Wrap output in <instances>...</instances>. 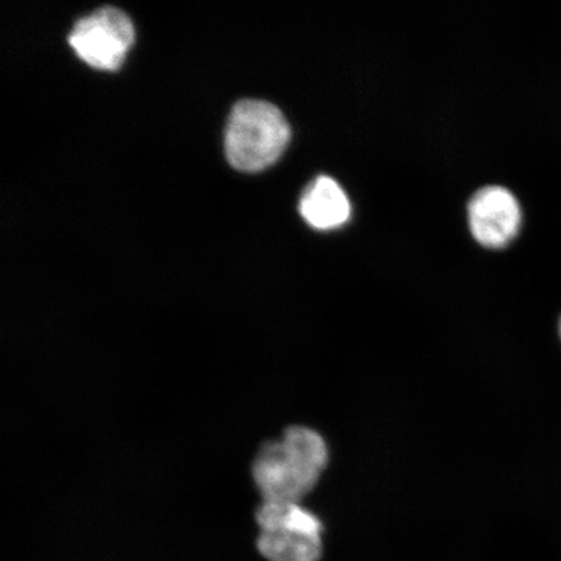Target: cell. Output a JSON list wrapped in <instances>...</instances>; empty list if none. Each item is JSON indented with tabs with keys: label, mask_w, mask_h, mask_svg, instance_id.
I'll return each mask as SVG.
<instances>
[{
	"label": "cell",
	"mask_w": 561,
	"mask_h": 561,
	"mask_svg": "<svg viewBox=\"0 0 561 561\" xmlns=\"http://www.w3.org/2000/svg\"><path fill=\"white\" fill-rule=\"evenodd\" d=\"M329 462L321 434L290 426L277 440L266 442L252 462V477L263 502L301 503L318 485Z\"/></svg>",
	"instance_id": "1"
},
{
	"label": "cell",
	"mask_w": 561,
	"mask_h": 561,
	"mask_svg": "<svg viewBox=\"0 0 561 561\" xmlns=\"http://www.w3.org/2000/svg\"><path fill=\"white\" fill-rule=\"evenodd\" d=\"M290 136L289 123L275 104L243 100L234 105L229 116L227 158L238 171H262L277 161Z\"/></svg>",
	"instance_id": "2"
},
{
	"label": "cell",
	"mask_w": 561,
	"mask_h": 561,
	"mask_svg": "<svg viewBox=\"0 0 561 561\" xmlns=\"http://www.w3.org/2000/svg\"><path fill=\"white\" fill-rule=\"evenodd\" d=\"M257 550L268 561H319L322 556L320 518L301 503L262 502L256 511Z\"/></svg>",
	"instance_id": "3"
},
{
	"label": "cell",
	"mask_w": 561,
	"mask_h": 561,
	"mask_svg": "<svg viewBox=\"0 0 561 561\" xmlns=\"http://www.w3.org/2000/svg\"><path fill=\"white\" fill-rule=\"evenodd\" d=\"M68 41L77 56L90 67L116 70L135 42V27L122 10L103 7L81 19Z\"/></svg>",
	"instance_id": "4"
},
{
	"label": "cell",
	"mask_w": 561,
	"mask_h": 561,
	"mask_svg": "<svg viewBox=\"0 0 561 561\" xmlns=\"http://www.w3.org/2000/svg\"><path fill=\"white\" fill-rule=\"evenodd\" d=\"M469 227L485 248H506L522 227V208L516 196L502 186H488L473 195L468 207Z\"/></svg>",
	"instance_id": "5"
},
{
	"label": "cell",
	"mask_w": 561,
	"mask_h": 561,
	"mask_svg": "<svg viewBox=\"0 0 561 561\" xmlns=\"http://www.w3.org/2000/svg\"><path fill=\"white\" fill-rule=\"evenodd\" d=\"M299 210L308 226L318 230L340 228L351 215L346 193L328 175H320L306 188Z\"/></svg>",
	"instance_id": "6"
},
{
	"label": "cell",
	"mask_w": 561,
	"mask_h": 561,
	"mask_svg": "<svg viewBox=\"0 0 561 561\" xmlns=\"http://www.w3.org/2000/svg\"><path fill=\"white\" fill-rule=\"evenodd\" d=\"M560 336H561V321H560Z\"/></svg>",
	"instance_id": "7"
}]
</instances>
